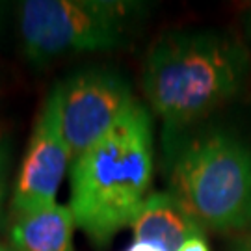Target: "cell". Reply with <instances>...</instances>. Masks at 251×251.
Returning <instances> with one entry per match:
<instances>
[{
    "instance_id": "cell-6",
    "label": "cell",
    "mask_w": 251,
    "mask_h": 251,
    "mask_svg": "<svg viewBox=\"0 0 251 251\" xmlns=\"http://www.w3.org/2000/svg\"><path fill=\"white\" fill-rule=\"evenodd\" d=\"M73 154L60 128L56 93H47L37 114L26 152L13 182L11 216L30 214L56 205V196L65 175H69Z\"/></svg>"
},
{
    "instance_id": "cell-12",
    "label": "cell",
    "mask_w": 251,
    "mask_h": 251,
    "mask_svg": "<svg viewBox=\"0 0 251 251\" xmlns=\"http://www.w3.org/2000/svg\"><path fill=\"white\" fill-rule=\"evenodd\" d=\"M125 251H164L158 246H152V244H145V242H132Z\"/></svg>"
},
{
    "instance_id": "cell-11",
    "label": "cell",
    "mask_w": 251,
    "mask_h": 251,
    "mask_svg": "<svg viewBox=\"0 0 251 251\" xmlns=\"http://www.w3.org/2000/svg\"><path fill=\"white\" fill-rule=\"evenodd\" d=\"M231 251H251V234H246L242 238L234 240Z\"/></svg>"
},
{
    "instance_id": "cell-10",
    "label": "cell",
    "mask_w": 251,
    "mask_h": 251,
    "mask_svg": "<svg viewBox=\"0 0 251 251\" xmlns=\"http://www.w3.org/2000/svg\"><path fill=\"white\" fill-rule=\"evenodd\" d=\"M179 251H210V246L206 242V233L194 234L180 246Z\"/></svg>"
},
{
    "instance_id": "cell-14",
    "label": "cell",
    "mask_w": 251,
    "mask_h": 251,
    "mask_svg": "<svg viewBox=\"0 0 251 251\" xmlns=\"http://www.w3.org/2000/svg\"><path fill=\"white\" fill-rule=\"evenodd\" d=\"M6 13H8V4L0 2V28L4 26V23H6Z\"/></svg>"
},
{
    "instance_id": "cell-7",
    "label": "cell",
    "mask_w": 251,
    "mask_h": 251,
    "mask_svg": "<svg viewBox=\"0 0 251 251\" xmlns=\"http://www.w3.org/2000/svg\"><path fill=\"white\" fill-rule=\"evenodd\" d=\"M134 242L158 246L164 251H179L194 234L206 233L180 201L170 192H152L130 222Z\"/></svg>"
},
{
    "instance_id": "cell-9",
    "label": "cell",
    "mask_w": 251,
    "mask_h": 251,
    "mask_svg": "<svg viewBox=\"0 0 251 251\" xmlns=\"http://www.w3.org/2000/svg\"><path fill=\"white\" fill-rule=\"evenodd\" d=\"M11 177V142L6 136H0V218L6 205Z\"/></svg>"
},
{
    "instance_id": "cell-15",
    "label": "cell",
    "mask_w": 251,
    "mask_h": 251,
    "mask_svg": "<svg viewBox=\"0 0 251 251\" xmlns=\"http://www.w3.org/2000/svg\"><path fill=\"white\" fill-rule=\"evenodd\" d=\"M0 251H13L6 242H0Z\"/></svg>"
},
{
    "instance_id": "cell-13",
    "label": "cell",
    "mask_w": 251,
    "mask_h": 251,
    "mask_svg": "<svg viewBox=\"0 0 251 251\" xmlns=\"http://www.w3.org/2000/svg\"><path fill=\"white\" fill-rule=\"evenodd\" d=\"M244 30H246L248 39L251 41V8L248 9V13H246V17H244Z\"/></svg>"
},
{
    "instance_id": "cell-8",
    "label": "cell",
    "mask_w": 251,
    "mask_h": 251,
    "mask_svg": "<svg viewBox=\"0 0 251 251\" xmlns=\"http://www.w3.org/2000/svg\"><path fill=\"white\" fill-rule=\"evenodd\" d=\"M76 222L69 205H56L11 216L8 227V246L13 251H76Z\"/></svg>"
},
{
    "instance_id": "cell-5",
    "label": "cell",
    "mask_w": 251,
    "mask_h": 251,
    "mask_svg": "<svg viewBox=\"0 0 251 251\" xmlns=\"http://www.w3.org/2000/svg\"><path fill=\"white\" fill-rule=\"evenodd\" d=\"M52 90L60 128L73 160L114 130L140 102L128 78L108 65L69 73Z\"/></svg>"
},
{
    "instance_id": "cell-3",
    "label": "cell",
    "mask_w": 251,
    "mask_h": 251,
    "mask_svg": "<svg viewBox=\"0 0 251 251\" xmlns=\"http://www.w3.org/2000/svg\"><path fill=\"white\" fill-rule=\"evenodd\" d=\"M168 192L205 231L251 229V140L222 125L162 138Z\"/></svg>"
},
{
    "instance_id": "cell-4",
    "label": "cell",
    "mask_w": 251,
    "mask_h": 251,
    "mask_svg": "<svg viewBox=\"0 0 251 251\" xmlns=\"http://www.w3.org/2000/svg\"><path fill=\"white\" fill-rule=\"evenodd\" d=\"M147 6L134 0H23L17 4L21 49L36 67L125 47Z\"/></svg>"
},
{
    "instance_id": "cell-1",
    "label": "cell",
    "mask_w": 251,
    "mask_h": 251,
    "mask_svg": "<svg viewBox=\"0 0 251 251\" xmlns=\"http://www.w3.org/2000/svg\"><path fill=\"white\" fill-rule=\"evenodd\" d=\"M248 47L218 28L173 30L158 36L142 62L140 86L162 138L205 123L233 100L250 76Z\"/></svg>"
},
{
    "instance_id": "cell-2",
    "label": "cell",
    "mask_w": 251,
    "mask_h": 251,
    "mask_svg": "<svg viewBox=\"0 0 251 251\" xmlns=\"http://www.w3.org/2000/svg\"><path fill=\"white\" fill-rule=\"evenodd\" d=\"M152 117L138 102L114 130L76 156L69 170V208L93 248L106 250L130 227L152 194Z\"/></svg>"
}]
</instances>
